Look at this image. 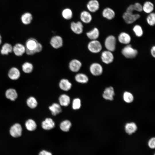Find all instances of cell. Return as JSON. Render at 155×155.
<instances>
[{
	"label": "cell",
	"mask_w": 155,
	"mask_h": 155,
	"mask_svg": "<svg viewBox=\"0 0 155 155\" xmlns=\"http://www.w3.org/2000/svg\"><path fill=\"white\" fill-rule=\"evenodd\" d=\"M26 53L28 55H33L41 52L42 50V45L34 38L28 39L25 43Z\"/></svg>",
	"instance_id": "6da1fadb"
},
{
	"label": "cell",
	"mask_w": 155,
	"mask_h": 155,
	"mask_svg": "<svg viewBox=\"0 0 155 155\" xmlns=\"http://www.w3.org/2000/svg\"><path fill=\"white\" fill-rule=\"evenodd\" d=\"M121 53L125 57L129 59L135 58L138 54L137 51L129 44L123 49Z\"/></svg>",
	"instance_id": "7a4b0ae2"
},
{
	"label": "cell",
	"mask_w": 155,
	"mask_h": 155,
	"mask_svg": "<svg viewBox=\"0 0 155 155\" xmlns=\"http://www.w3.org/2000/svg\"><path fill=\"white\" fill-rule=\"evenodd\" d=\"M87 48L90 52L97 53L100 52L102 50V44L97 40H91L88 43Z\"/></svg>",
	"instance_id": "3957f363"
},
{
	"label": "cell",
	"mask_w": 155,
	"mask_h": 155,
	"mask_svg": "<svg viewBox=\"0 0 155 155\" xmlns=\"http://www.w3.org/2000/svg\"><path fill=\"white\" fill-rule=\"evenodd\" d=\"M138 13H129L126 12H124L122 17L124 22L127 24H131L135 22L140 17Z\"/></svg>",
	"instance_id": "277c9868"
},
{
	"label": "cell",
	"mask_w": 155,
	"mask_h": 155,
	"mask_svg": "<svg viewBox=\"0 0 155 155\" xmlns=\"http://www.w3.org/2000/svg\"><path fill=\"white\" fill-rule=\"evenodd\" d=\"M50 44L54 49H60L63 46V38L59 35L54 36L50 39Z\"/></svg>",
	"instance_id": "5b68a950"
},
{
	"label": "cell",
	"mask_w": 155,
	"mask_h": 155,
	"mask_svg": "<svg viewBox=\"0 0 155 155\" xmlns=\"http://www.w3.org/2000/svg\"><path fill=\"white\" fill-rule=\"evenodd\" d=\"M116 43V39L115 36L111 35L106 38L105 40L104 45L107 50L112 52L115 49Z\"/></svg>",
	"instance_id": "8992f818"
},
{
	"label": "cell",
	"mask_w": 155,
	"mask_h": 155,
	"mask_svg": "<svg viewBox=\"0 0 155 155\" xmlns=\"http://www.w3.org/2000/svg\"><path fill=\"white\" fill-rule=\"evenodd\" d=\"M82 63L79 60L74 59L71 60L68 64V67L70 70L73 73H77L81 69Z\"/></svg>",
	"instance_id": "52a82bcc"
},
{
	"label": "cell",
	"mask_w": 155,
	"mask_h": 155,
	"mask_svg": "<svg viewBox=\"0 0 155 155\" xmlns=\"http://www.w3.org/2000/svg\"><path fill=\"white\" fill-rule=\"evenodd\" d=\"M70 28L73 33L76 34L80 35L83 32L84 26L81 21L72 22L70 24Z\"/></svg>",
	"instance_id": "ba28073f"
},
{
	"label": "cell",
	"mask_w": 155,
	"mask_h": 155,
	"mask_svg": "<svg viewBox=\"0 0 155 155\" xmlns=\"http://www.w3.org/2000/svg\"><path fill=\"white\" fill-rule=\"evenodd\" d=\"M89 71L91 73L95 76H98L102 74L103 69L102 66L98 63L91 64L89 67Z\"/></svg>",
	"instance_id": "9c48e42d"
},
{
	"label": "cell",
	"mask_w": 155,
	"mask_h": 155,
	"mask_svg": "<svg viewBox=\"0 0 155 155\" xmlns=\"http://www.w3.org/2000/svg\"><path fill=\"white\" fill-rule=\"evenodd\" d=\"M100 5L98 0H90L87 4L86 7L90 12L94 13L99 10Z\"/></svg>",
	"instance_id": "30bf717a"
},
{
	"label": "cell",
	"mask_w": 155,
	"mask_h": 155,
	"mask_svg": "<svg viewBox=\"0 0 155 155\" xmlns=\"http://www.w3.org/2000/svg\"><path fill=\"white\" fill-rule=\"evenodd\" d=\"M102 15L104 18L110 20L115 18L116 16V13L115 11L112 8L106 7L102 10Z\"/></svg>",
	"instance_id": "8fae6325"
},
{
	"label": "cell",
	"mask_w": 155,
	"mask_h": 155,
	"mask_svg": "<svg viewBox=\"0 0 155 155\" xmlns=\"http://www.w3.org/2000/svg\"><path fill=\"white\" fill-rule=\"evenodd\" d=\"M101 58L102 62L106 64L111 63L114 59L112 52L107 50L102 52L101 54Z\"/></svg>",
	"instance_id": "7c38bea8"
},
{
	"label": "cell",
	"mask_w": 155,
	"mask_h": 155,
	"mask_svg": "<svg viewBox=\"0 0 155 155\" xmlns=\"http://www.w3.org/2000/svg\"><path fill=\"white\" fill-rule=\"evenodd\" d=\"M22 131V129L20 124L16 123L11 127L10 130V133L13 137H17L21 136Z\"/></svg>",
	"instance_id": "4fadbf2b"
},
{
	"label": "cell",
	"mask_w": 155,
	"mask_h": 155,
	"mask_svg": "<svg viewBox=\"0 0 155 155\" xmlns=\"http://www.w3.org/2000/svg\"><path fill=\"white\" fill-rule=\"evenodd\" d=\"M81 21L86 24L90 23L92 20V17L91 13L88 11L84 10L82 11L80 15Z\"/></svg>",
	"instance_id": "5bb4252c"
},
{
	"label": "cell",
	"mask_w": 155,
	"mask_h": 155,
	"mask_svg": "<svg viewBox=\"0 0 155 155\" xmlns=\"http://www.w3.org/2000/svg\"><path fill=\"white\" fill-rule=\"evenodd\" d=\"M25 46L21 43H17L13 47V51L14 54L18 57L22 56L26 52Z\"/></svg>",
	"instance_id": "9a60e30c"
},
{
	"label": "cell",
	"mask_w": 155,
	"mask_h": 155,
	"mask_svg": "<svg viewBox=\"0 0 155 155\" xmlns=\"http://www.w3.org/2000/svg\"><path fill=\"white\" fill-rule=\"evenodd\" d=\"M115 92L113 88L111 86L106 88L102 94L103 97L108 100H112L114 99Z\"/></svg>",
	"instance_id": "2e32d148"
},
{
	"label": "cell",
	"mask_w": 155,
	"mask_h": 155,
	"mask_svg": "<svg viewBox=\"0 0 155 155\" xmlns=\"http://www.w3.org/2000/svg\"><path fill=\"white\" fill-rule=\"evenodd\" d=\"M8 75L9 77L12 80H16L20 77V72L18 68L15 67H13L9 70Z\"/></svg>",
	"instance_id": "e0dca14e"
},
{
	"label": "cell",
	"mask_w": 155,
	"mask_h": 155,
	"mask_svg": "<svg viewBox=\"0 0 155 155\" xmlns=\"http://www.w3.org/2000/svg\"><path fill=\"white\" fill-rule=\"evenodd\" d=\"M118 39L120 43L127 45L130 43L131 38V36L128 34L123 32L119 35Z\"/></svg>",
	"instance_id": "ac0fdd59"
},
{
	"label": "cell",
	"mask_w": 155,
	"mask_h": 155,
	"mask_svg": "<svg viewBox=\"0 0 155 155\" xmlns=\"http://www.w3.org/2000/svg\"><path fill=\"white\" fill-rule=\"evenodd\" d=\"M142 5L143 11L145 13L148 14L153 12L154 6L152 2L146 1Z\"/></svg>",
	"instance_id": "d6986e66"
},
{
	"label": "cell",
	"mask_w": 155,
	"mask_h": 155,
	"mask_svg": "<svg viewBox=\"0 0 155 155\" xmlns=\"http://www.w3.org/2000/svg\"><path fill=\"white\" fill-rule=\"evenodd\" d=\"M87 37L91 40H96L98 38L100 32L98 29L94 27L91 30L87 32L86 34Z\"/></svg>",
	"instance_id": "ffe728a7"
},
{
	"label": "cell",
	"mask_w": 155,
	"mask_h": 155,
	"mask_svg": "<svg viewBox=\"0 0 155 155\" xmlns=\"http://www.w3.org/2000/svg\"><path fill=\"white\" fill-rule=\"evenodd\" d=\"M72 85L71 82L68 79L65 78L61 79L59 83V86L60 89L65 91H68L70 90Z\"/></svg>",
	"instance_id": "44dd1931"
},
{
	"label": "cell",
	"mask_w": 155,
	"mask_h": 155,
	"mask_svg": "<svg viewBox=\"0 0 155 155\" xmlns=\"http://www.w3.org/2000/svg\"><path fill=\"white\" fill-rule=\"evenodd\" d=\"M55 126V123L52 119L47 118L43 121L42 123V127L45 130H49L53 128Z\"/></svg>",
	"instance_id": "7402d4cb"
},
{
	"label": "cell",
	"mask_w": 155,
	"mask_h": 155,
	"mask_svg": "<svg viewBox=\"0 0 155 155\" xmlns=\"http://www.w3.org/2000/svg\"><path fill=\"white\" fill-rule=\"evenodd\" d=\"M75 79L77 82L83 84L87 83L89 81L87 75L82 73H77L75 75Z\"/></svg>",
	"instance_id": "603a6c76"
},
{
	"label": "cell",
	"mask_w": 155,
	"mask_h": 155,
	"mask_svg": "<svg viewBox=\"0 0 155 155\" xmlns=\"http://www.w3.org/2000/svg\"><path fill=\"white\" fill-rule=\"evenodd\" d=\"M137 126L134 122L126 123L125 126V130L126 132L129 135H131L135 133L137 130Z\"/></svg>",
	"instance_id": "cb8c5ba5"
},
{
	"label": "cell",
	"mask_w": 155,
	"mask_h": 155,
	"mask_svg": "<svg viewBox=\"0 0 155 155\" xmlns=\"http://www.w3.org/2000/svg\"><path fill=\"white\" fill-rule=\"evenodd\" d=\"M13 51V46L8 43H5L2 46L0 53L3 55H7Z\"/></svg>",
	"instance_id": "d4e9b609"
},
{
	"label": "cell",
	"mask_w": 155,
	"mask_h": 155,
	"mask_svg": "<svg viewBox=\"0 0 155 155\" xmlns=\"http://www.w3.org/2000/svg\"><path fill=\"white\" fill-rule=\"evenodd\" d=\"M60 105L63 106H68L70 103V99L69 97L65 94L61 95L59 98Z\"/></svg>",
	"instance_id": "484cf974"
},
{
	"label": "cell",
	"mask_w": 155,
	"mask_h": 155,
	"mask_svg": "<svg viewBox=\"0 0 155 155\" xmlns=\"http://www.w3.org/2000/svg\"><path fill=\"white\" fill-rule=\"evenodd\" d=\"M49 109L51 111L52 114L53 116L56 115L60 113L62 111L60 105L57 103H54L49 106Z\"/></svg>",
	"instance_id": "4316f807"
},
{
	"label": "cell",
	"mask_w": 155,
	"mask_h": 155,
	"mask_svg": "<svg viewBox=\"0 0 155 155\" xmlns=\"http://www.w3.org/2000/svg\"><path fill=\"white\" fill-rule=\"evenodd\" d=\"M61 15L65 19L69 20L71 19L73 16V13L71 9L66 8L63 9L61 12Z\"/></svg>",
	"instance_id": "83f0119b"
},
{
	"label": "cell",
	"mask_w": 155,
	"mask_h": 155,
	"mask_svg": "<svg viewBox=\"0 0 155 155\" xmlns=\"http://www.w3.org/2000/svg\"><path fill=\"white\" fill-rule=\"evenodd\" d=\"M7 98L12 101L14 100L17 98L18 94L14 89L11 88L8 89L5 93Z\"/></svg>",
	"instance_id": "f1b7e54d"
},
{
	"label": "cell",
	"mask_w": 155,
	"mask_h": 155,
	"mask_svg": "<svg viewBox=\"0 0 155 155\" xmlns=\"http://www.w3.org/2000/svg\"><path fill=\"white\" fill-rule=\"evenodd\" d=\"M32 19V16L31 13L27 12L24 13L21 16V20L22 23L25 25L30 24Z\"/></svg>",
	"instance_id": "f546056e"
},
{
	"label": "cell",
	"mask_w": 155,
	"mask_h": 155,
	"mask_svg": "<svg viewBox=\"0 0 155 155\" xmlns=\"http://www.w3.org/2000/svg\"><path fill=\"white\" fill-rule=\"evenodd\" d=\"M22 69L23 71L26 73H31L34 69L33 64L29 62H26L24 63L22 65Z\"/></svg>",
	"instance_id": "4dcf8cb0"
},
{
	"label": "cell",
	"mask_w": 155,
	"mask_h": 155,
	"mask_svg": "<svg viewBox=\"0 0 155 155\" xmlns=\"http://www.w3.org/2000/svg\"><path fill=\"white\" fill-rule=\"evenodd\" d=\"M71 125L70 121L68 120H65L63 121L60 124V128L63 131H68Z\"/></svg>",
	"instance_id": "1f68e13d"
},
{
	"label": "cell",
	"mask_w": 155,
	"mask_h": 155,
	"mask_svg": "<svg viewBox=\"0 0 155 155\" xmlns=\"http://www.w3.org/2000/svg\"><path fill=\"white\" fill-rule=\"evenodd\" d=\"M25 126L26 129L30 131L35 130L37 126L35 121L31 119H29L26 122Z\"/></svg>",
	"instance_id": "d6a6232c"
},
{
	"label": "cell",
	"mask_w": 155,
	"mask_h": 155,
	"mask_svg": "<svg viewBox=\"0 0 155 155\" xmlns=\"http://www.w3.org/2000/svg\"><path fill=\"white\" fill-rule=\"evenodd\" d=\"M146 21L150 26H154L155 24V13L153 12L148 14L146 18Z\"/></svg>",
	"instance_id": "836d02e7"
},
{
	"label": "cell",
	"mask_w": 155,
	"mask_h": 155,
	"mask_svg": "<svg viewBox=\"0 0 155 155\" xmlns=\"http://www.w3.org/2000/svg\"><path fill=\"white\" fill-rule=\"evenodd\" d=\"M133 30L136 36L138 37L142 36L143 34V31L141 26L139 24L135 25L133 28Z\"/></svg>",
	"instance_id": "e575fe53"
},
{
	"label": "cell",
	"mask_w": 155,
	"mask_h": 155,
	"mask_svg": "<svg viewBox=\"0 0 155 155\" xmlns=\"http://www.w3.org/2000/svg\"><path fill=\"white\" fill-rule=\"evenodd\" d=\"M123 98L124 101L127 103H130L132 102L134 99L133 96L130 92H125L123 95Z\"/></svg>",
	"instance_id": "d590c367"
},
{
	"label": "cell",
	"mask_w": 155,
	"mask_h": 155,
	"mask_svg": "<svg viewBox=\"0 0 155 155\" xmlns=\"http://www.w3.org/2000/svg\"><path fill=\"white\" fill-rule=\"evenodd\" d=\"M27 103L28 106L32 108H35L37 105L36 100L33 97H30L27 99Z\"/></svg>",
	"instance_id": "8d00e7d4"
},
{
	"label": "cell",
	"mask_w": 155,
	"mask_h": 155,
	"mask_svg": "<svg viewBox=\"0 0 155 155\" xmlns=\"http://www.w3.org/2000/svg\"><path fill=\"white\" fill-rule=\"evenodd\" d=\"M81 106V100L78 98L74 99L72 102V108L74 110L79 109Z\"/></svg>",
	"instance_id": "74e56055"
},
{
	"label": "cell",
	"mask_w": 155,
	"mask_h": 155,
	"mask_svg": "<svg viewBox=\"0 0 155 155\" xmlns=\"http://www.w3.org/2000/svg\"><path fill=\"white\" fill-rule=\"evenodd\" d=\"M134 11L141 12L143 11L142 5L139 2H136L133 4Z\"/></svg>",
	"instance_id": "f35d334b"
},
{
	"label": "cell",
	"mask_w": 155,
	"mask_h": 155,
	"mask_svg": "<svg viewBox=\"0 0 155 155\" xmlns=\"http://www.w3.org/2000/svg\"><path fill=\"white\" fill-rule=\"evenodd\" d=\"M148 145L151 149H154L155 147V138L152 137L148 141Z\"/></svg>",
	"instance_id": "ab89813d"
},
{
	"label": "cell",
	"mask_w": 155,
	"mask_h": 155,
	"mask_svg": "<svg viewBox=\"0 0 155 155\" xmlns=\"http://www.w3.org/2000/svg\"><path fill=\"white\" fill-rule=\"evenodd\" d=\"M134 11L133 4L129 5L126 8L125 12L129 13H133Z\"/></svg>",
	"instance_id": "60d3db41"
},
{
	"label": "cell",
	"mask_w": 155,
	"mask_h": 155,
	"mask_svg": "<svg viewBox=\"0 0 155 155\" xmlns=\"http://www.w3.org/2000/svg\"><path fill=\"white\" fill-rule=\"evenodd\" d=\"M39 155H52V154L49 152L45 150H42L39 152Z\"/></svg>",
	"instance_id": "b9f144b4"
},
{
	"label": "cell",
	"mask_w": 155,
	"mask_h": 155,
	"mask_svg": "<svg viewBox=\"0 0 155 155\" xmlns=\"http://www.w3.org/2000/svg\"><path fill=\"white\" fill-rule=\"evenodd\" d=\"M151 53L154 57H155V46H154L152 47L151 49Z\"/></svg>",
	"instance_id": "7bdbcfd3"
},
{
	"label": "cell",
	"mask_w": 155,
	"mask_h": 155,
	"mask_svg": "<svg viewBox=\"0 0 155 155\" xmlns=\"http://www.w3.org/2000/svg\"><path fill=\"white\" fill-rule=\"evenodd\" d=\"M2 43V37L0 34V45Z\"/></svg>",
	"instance_id": "ee69618b"
}]
</instances>
